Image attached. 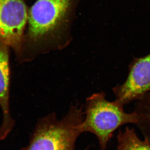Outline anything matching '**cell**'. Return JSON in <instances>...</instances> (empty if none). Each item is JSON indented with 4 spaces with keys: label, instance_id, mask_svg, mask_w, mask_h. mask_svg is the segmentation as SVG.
<instances>
[{
    "label": "cell",
    "instance_id": "cell-1",
    "mask_svg": "<svg viewBox=\"0 0 150 150\" xmlns=\"http://www.w3.org/2000/svg\"><path fill=\"white\" fill-rule=\"evenodd\" d=\"M123 106L115 100L108 101L103 92L93 94L86 99L82 130L83 133L89 132L96 136L100 150H106L117 129L124 125L137 124V114L134 111L127 113Z\"/></svg>",
    "mask_w": 150,
    "mask_h": 150
},
{
    "label": "cell",
    "instance_id": "cell-2",
    "mask_svg": "<svg viewBox=\"0 0 150 150\" xmlns=\"http://www.w3.org/2000/svg\"><path fill=\"white\" fill-rule=\"evenodd\" d=\"M83 107L73 106L65 118L54 114L38 122L27 147L23 150H75V142L83 133Z\"/></svg>",
    "mask_w": 150,
    "mask_h": 150
},
{
    "label": "cell",
    "instance_id": "cell-3",
    "mask_svg": "<svg viewBox=\"0 0 150 150\" xmlns=\"http://www.w3.org/2000/svg\"><path fill=\"white\" fill-rule=\"evenodd\" d=\"M28 10L24 0H0V41L12 49L16 58L21 50Z\"/></svg>",
    "mask_w": 150,
    "mask_h": 150
},
{
    "label": "cell",
    "instance_id": "cell-4",
    "mask_svg": "<svg viewBox=\"0 0 150 150\" xmlns=\"http://www.w3.org/2000/svg\"><path fill=\"white\" fill-rule=\"evenodd\" d=\"M150 92V53L134 59L126 80L113 88L115 101L123 106L142 99Z\"/></svg>",
    "mask_w": 150,
    "mask_h": 150
},
{
    "label": "cell",
    "instance_id": "cell-5",
    "mask_svg": "<svg viewBox=\"0 0 150 150\" xmlns=\"http://www.w3.org/2000/svg\"><path fill=\"white\" fill-rule=\"evenodd\" d=\"M10 47L0 41V106L3 119L0 127V139H6L11 131L14 121L10 115L9 108L10 70Z\"/></svg>",
    "mask_w": 150,
    "mask_h": 150
},
{
    "label": "cell",
    "instance_id": "cell-6",
    "mask_svg": "<svg viewBox=\"0 0 150 150\" xmlns=\"http://www.w3.org/2000/svg\"><path fill=\"white\" fill-rule=\"evenodd\" d=\"M117 142V150H150L149 142L140 139L134 129L129 127L119 131Z\"/></svg>",
    "mask_w": 150,
    "mask_h": 150
},
{
    "label": "cell",
    "instance_id": "cell-7",
    "mask_svg": "<svg viewBox=\"0 0 150 150\" xmlns=\"http://www.w3.org/2000/svg\"><path fill=\"white\" fill-rule=\"evenodd\" d=\"M134 111L138 116L137 126L150 144V92L137 101Z\"/></svg>",
    "mask_w": 150,
    "mask_h": 150
}]
</instances>
